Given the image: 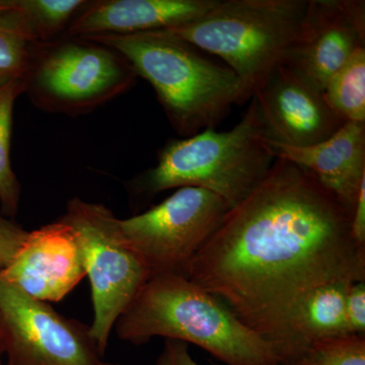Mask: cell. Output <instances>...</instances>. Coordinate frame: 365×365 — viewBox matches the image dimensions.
<instances>
[{
    "mask_svg": "<svg viewBox=\"0 0 365 365\" xmlns=\"http://www.w3.org/2000/svg\"><path fill=\"white\" fill-rule=\"evenodd\" d=\"M114 329L134 345L162 337L198 346L227 365H281L269 341L182 274L150 276Z\"/></svg>",
    "mask_w": 365,
    "mask_h": 365,
    "instance_id": "cell-2",
    "label": "cell"
},
{
    "mask_svg": "<svg viewBox=\"0 0 365 365\" xmlns=\"http://www.w3.org/2000/svg\"><path fill=\"white\" fill-rule=\"evenodd\" d=\"M230 209L207 190L182 187L145 212L120 220V225L150 276L184 275Z\"/></svg>",
    "mask_w": 365,
    "mask_h": 365,
    "instance_id": "cell-8",
    "label": "cell"
},
{
    "mask_svg": "<svg viewBox=\"0 0 365 365\" xmlns=\"http://www.w3.org/2000/svg\"><path fill=\"white\" fill-rule=\"evenodd\" d=\"M323 95L343 122L365 123V46L329 79Z\"/></svg>",
    "mask_w": 365,
    "mask_h": 365,
    "instance_id": "cell-17",
    "label": "cell"
},
{
    "mask_svg": "<svg viewBox=\"0 0 365 365\" xmlns=\"http://www.w3.org/2000/svg\"><path fill=\"white\" fill-rule=\"evenodd\" d=\"M24 93V78L0 83V208L9 220L18 215L21 202V184L11 165V148L14 107Z\"/></svg>",
    "mask_w": 365,
    "mask_h": 365,
    "instance_id": "cell-16",
    "label": "cell"
},
{
    "mask_svg": "<svg viewBox=\"0 0 365 365\" xmlns=\"http://www.w3.org/2000/svg\"><path fill=\"white\" fill-rule=\"evenodd\" d=\"M364 46V0H307L299 35L280 63L324 91L329 79Z\"/></svg>",
    "mask_w": 365,
    "mask_h": 365,
    "instance_id": "cell-10",
    "label": "cell"
},
{
    "mask_svg": "<svg viewBox=\"0 0 365 365\" xmlns=\"http://www.w3.org/2000/svg\"><path fill=\"white\" fill-rule=\"evenodd\" d=\"M0 336L6 365H101L90 327L34 299L0 272Z\"/></svg>",
    "mask_w": 365,
    "mask_h": 365,
    "instance_id": "cell-9",
    "label": "cell"
},
{
    "mask_svg": "<svg viewBox=\"0 0 365 365\" xmlns=\"http://www.w3.org/2000/svg\"><path fill=\"white\" fill-rule=\"evenodd\" d=\"M101 365H121V364H111V362H104V361H103L102 364H101Z\"/></svg>",
    "mask_w": 365,
    "mask_h": 365,
    "instance_id": "cell-27",
    "label": "cell"
},
{
    "mask_svg": "<svg viewBox=\"0 0 365 365\" xmlns=\"http://www.w3.org/2000/svg\"><path fill=\"white\" fill-rule=\"evenodd\" d=\"M4 217V216H2L1 215H0V220H1V218Z\"/></svg>",
    "mask_w": 365,
    "mask_h": 365,
    "instance_id": "cell-28",
    "label": "cell"
},
{
    "mask_svg": "<svg viewBox=\"0 0 365 365\" xmlns=\"http://www.w3.org/2000/svg\"><path fill=\"white\" fill-rule=\"evenodd\" d=\"M350 230L357 246L365 250V180L360 185L356 200L353 206Z\"/></svg>",
    "mask_w": 365,
    "mask_h": 365,
    "instance_id": "cell-24",
    "label": "cell"
},
{
    "mask_svg": "<svg viewBox=\"0 0 365 365\" xmlns=\"http://www.w3.org/2000/svg\"><path fill=\"white\" fill-rule=\"evenodd\" d=\"M265 144L275 160L309 170L352 212L365 180V123L347 122L326 140L304 148L283 145L266 137Z\"/></svg>",
    "mask_w": 365,
    "mask_h": 365,
    "instance_id": "cell-14",
    "label": "cell"
},
{
    "mask_svg": "<svg viewBox=\"0 0 365 365\" xmlns=\"http://www.w3.org/2000/svg\"><path fill=\"white\" fill-rule=\"evenodd\" d=\"M155 365H200L190 354L188 344L182 341L165 340Z\"/></svg>",
    "mask_w": 365,
    "mask_h": 365,
    "instance_id": "cell-23",
    "label": "cell"
},
{
    "mask_svg": "<svg viewBox=\"0 0 365 365\" xmlns=\"http://www.w3.org/2000/svg\"><path fill=\"white\" fill-rule=\"evenodd\" d=\"M26 230L13 220H0V270L6 267L25 242Z\"/></svg>",
    "mask_w": 365,
    "mask_h": 365,
    "instance_id": "cell-22",
    "label": "cell"
},
{
    "mask_svg": "<svg viewBox=\"0 0 365 365\" xmlns=\"http://www.w3.org/2000/svg\"><path fill=\"white\" fill-rule=\"evenodd\" d=\"M352 283H330L309 295L290 327L289 335L279 354L281 365L290 364L316 341L350 334L346 321L345 300Z\"/></svg>",
    "mask_w": 365,
    "mask_h": 365,
    "instance_id": "cell-15",
    "label": "cell"
},
{
    "mask_svg": "<svg viewBox=\"0 0 365 365\" xmlns=\"http://www.w3.org/2000/svg\"><path fill=\"white\" fill-rule=\"evenodd\" d=\"M35 43L14 0L11 9L0 11V83L24 78Z\"/></svg>",
    "mask_w": 365,
    "mask_h": 365,
    "instance_id": "cell-19",
    "label": "cell"
},
{
    "mask_svg": "<svg viewBox=\"0 0 365 365\" xmlns=\"http://www.w3.org/2000/svg\"><path fill=\"white\" fill-rule=\"evenodd\" d=\"M287 365H365V335L348 334L316 341Z\"/></svg>",
    "mask_w": 365,
    "mask_h": 365,
    "instance_id": "cell-20",
    "label": "cell"
},
{
    "mask_svg": "<svg viewBox=\"0 0 365 365\" xmlns=\"http://www.w3.org/2000/svg\"><path fill=\"white\" fill-rule=\"evenodd\" d=\"M307 6V0H218L201 18L155 32L220 57L252 98L297 39Z\"/></svg>",
    "mask_w": 365,
    "mask_h": 365,
    "instance_id": "cell-5",
    "label": "cell"
},
{
    "mask_svg": "<svg viewBox=\"0 0 365 365\" xmlns=\"http://www.w3.org/2000/svg\"><path fill=\"white\" fill-rule=\"evenodd\" d=\"M6 355V351H4V342H2L1 336H0V365H4L2 364V357Z\"/></svg>",
    "mask_w": 365,
    "mask_h": 365,
    "instance_id": "cell-26",
    "label": "cell"
},
{
    "mask_svg": "<svg viewBox=\"0 0 365 365\" xmlns=\"http://www.w3.org/2000/svg\"><path fill=\"white\" fill-rule=\"evenodd\" d=\"M85 38L127 59L137 76L153 86L173 128L184 138L215 129L232 106L250 98L230 67L211 61L182 41L158 32Z\"/></svg>",
    "mask_w": 365,
    "mask_h": 365,
    "instance_id": "cell-3",
    "label": "cell"
},
{
    "mask_svg": "<svg viewBox=\"0 0 365 365\" xmlns=\"http://www.w3.org/2000/svg\"><path fill=\"white\" fill-rule=\"evenodd\" d=\"M274 160L253 100L232 130L205 129L169 141L158 153L157 165L132 180L130 190L151 198L165 190L196 187L216 194L232 208L260 184Z\"/></svg>",
    "mask_w": 365,
    "mask_h": 365,
    "instance_id": "cell-4",
    "label": "cell"
},
{
    "mask_svg": "<svg viewBox=\"0 0 365 365\" xmlns=\"http://www.w3.org/2000/svg\"><path fill=\"white\" fill-rule=\"evenodd\" d=\"M218 0H97L88 1L66 35H134L176 28L201 18Z\"/></svg>",
    "mask_w": 365,
    "mask_h": 365,
    "instance_id": "cell-13",
    "label": "cell"
},
{
    "mask_svg": "<svg viewBox=\"0 0 365 365\" xmlns=\"http://www.w3.org/2000/svg\"><path fill=\"white\" fill-rule=\"evenodd\" d=\"M350 220L351 212L309 170L276 158L184 276L222 300L279 357L309 295L330 283L365 281V250L353 240Z\"/></svg>",
    "mask_w": 365,
    "mask_h": 365,
    "instance_id": "cell-1",
    "label": "cell"
},
{
    "mask_svg": "<svg viewBox=\"0 0 365 365\" xmlns=\"http://www.w3.org/2000/svg\"><path fill=\"white\" fill-rule=\"evenodd\" d=\"M86 0H16V9L36 42L66 35Z\"/></svg>",
    "mask_w": 365,
    "mask_h": 365,
    "instance_id": "cell-18",
    "label": "cell"
},
{
    "mask_svg": "<svg viewBox=\"0 0 365 365\" xmlns=\"http://www.w3.org/2000/svg\"><path fill=\"white\" fill-rule=\"evenodd\" d=\"M345 314L349 333L365 335V281L353 282L348 288Z\"/></svg>",
    "mask_w": 365,
    "mask_h": 365,
    "instance_id": "cell-21",
    "label": "cell"
},
{
    "mask_svg": "<svg viewBox=\"0 0 365 365\" xmlns=\"http://www.w3.org/2000/svg\"><path fill=\"white\" fill-rule=\"evenodd\" d=\"M14 0H0V11L11 9L14 6Z\"/></svg>",
    "mask_w": 365,
    "mask_h": 365,
    "instance_id": "cell-25",
    "label": "cell"
},
{
    "mask_svg": "<svg viewBox=\"0 0 365 365\" xmlns=\"http://www.w3.org/2000/svg\"><path fill=\"white\" fill-rule=\"evenodd\" d=\"M0 272L14 287L45 302L63 299L86 276L76 232L61 218L29 232Z\"/></svg>",
    "mask_w": 365,
    "mask_h": 365,
    "instance_id": "cell-12",
    "label": "cell"
},
{
    "mask_svg": "<svg viewBox=\"0 0 365 365\" xmlns=\"http://www.w3.org/2000/svg\"><path fill=\"white\" fill-rule=\"evenodd\" d=\"M137 78L127 59L109 46L63 35L34 44L24 93L41 111L76 116L126 93Z\"/></svg>",
    "mask_w": 365,
    "mask_h": 365,
    "instance_id": "cell-6",
    "label": "cell"
},
{
    "mask_svg": "<svg viewBox=\"0 0 365 365\" xmlns=\"http://www.w3.org/2000/svg\"><path fill=\"white\" fill-rule=\"evenodd\" d=\"M268 140L304 148L322 143L343 122L331 110L323 91L279 63L253 95Z\"/></svg>",
    "mask_w": 365,
    "mask_h": 365,
    "instance_id": "cell-11",
    "label": "cell"
},
{
    "mask_svg": "<svg viewBox=\"0 0 365 365\" xmlns=\"http://www.w3.org/2000/svg\"><path fill=\"white\" fill-rule=\"evenodd\" d=\"M60 218L73 228L81 247L93 302L91 335L104 357L117 319L150 273L109 208L76 197L67 202L66 213Z\"/></svg>",
    "mask_w": 365,
    "mask_h": 365,
    "instance_id": "cell-7",
    "label": "cell"
}]
</instances>
